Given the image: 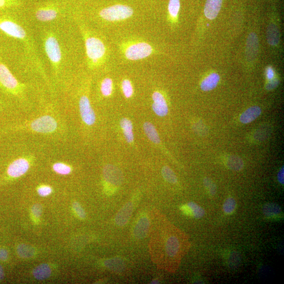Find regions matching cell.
<instances>
[{
    "label": "cell",
    "instance_id": "6da1fadb",
    "mask_svg": "<svg viewBox=\"0 0 284 284\" xmlns=\"http://www.w3.org/2000/svg\"><path fill=\"white\" fill-rule=\"evenodd\" d=\"M41 41L44 55L56 75L69 66L67 45V23L40 27Z\"/></svg>",
    "mask_w": 284,
    "mask_h": 284
},
{
    "label": "cell",
    "instance_id": "7a4b0ae2",
    "mask_svg": "<svg viewBox=\"0 0 284 284\" xmlns=\"http://www.w3.org/2000/svg\"><path fill=\"white\" fill-rule=\"evenodd\" d=\"M26 23H21L10 15H0V31L6 36L19 41L26 52V59L32 67L42 68L36 50V44Z\"/></svg>",
    "mask_w": 284,
    "mask_h": 284
},
{
    "label": "cell",
    "instance_id": "3957f363",
    "mask_svg": "<svg viewBox=\"0 0 284 284\" xmlns=\"http://www.w3.org/2000/svg\"><path fill=\"white\" fill-rule=\"evenodd\" d=\"M34 19L40 27L63 23L59 22L62 15L59 8L55 4L42 5L34 11Z\"/></svg>",
    "mask_w": 284,
    "mask_h": 284
},
{
    "label": "cell",
    "instance_id": "277c9868",
    "mask_svg": "<svg viewBox=\"0 0 284 284\" xmlns=\"http://www.w3.org/2000/svg\"><path fill=\"white\" fill-rule=\"evenodd\" d=\"M133 14L131 7L119 4L104 8L100 11V16L105 20L117 21L131 17Z\"/></svg>",
    "mask_w": 284,
    "mask_h": 284
},
{
    "label": "cell",
    "instance_id": "5b68a950",
    "mask_svg": "<svg viewBox=\"0 0 284 284\" xmlns=\"http://www.w3.org/2000/svg\"><path fill=\"white\" fill-rule=\"evenodd\" d=\"M85 45L88 59L93 64L98 63L105 53V46L103 42L99 38L89 37L85 39Z\"/></svg>",
    "mask_w": 284,
    "mask_h": 284
},
{
    "label": "cell",
    "instance_id": "8992f818",
    "mask_svg": "<svg viewBox=\"0 0 284 284\" xmlns=\"http://www.w3.org/2000/svg\"><path fill=\"white\" fill-rule=\"evenodd\" d=\"M20 86L18 80L0 58V87L8 92L16 93L19 91Z\"/></svg>",
    "mask_w": 284,
    "mask_h": 284
},
{
    "label": "cell",
    "instance_id": "52a82bcc",
    "mask_svg": "<svg viewBox=\"0 0 284 284\" xmlns=\"http://www.w3.org/2000/svg\"><path fill=\"white\" fill-rule=\"evenodd\" d=\"M152 51V47L150 44L141 42L128 47L125 51V56L129 60H139L147 58Z\"/></svg>",
    "mask_w": 284,
    "mask_h": 284
},
{
    "label": "cell",
    "instance_id": "ba28073f",
    "mask_svg": "<svg viewBox=\"0 0 284 284\" xmlns=\"http://www.w3.org/2000/svg\"><path fill=\"white\" fill-rule=\"evenodd\" d=\"M58 126L55 120L50 116L40 117L31 124L32 130L41 133H50L54 132Z\"/></svg>",
    "mask_w": 284,
    "mask_h": 284
},
{
    "label": "cell",
    "instance_id": "9c48e42d",
    "mask_svg": "<svg viewBox=\"0 0 284 284\" xmlns=\"http://www.w3.org/2000/svg\"><path fill=\"white\" fill-rule=\"evenodd\" d=\"M79 108L81 116L84 122L88 125H93L95 122L96 117L90 100L86 96L83 95L81 97Z\"/></svg>",
    "mask_w": 284,
    "mask_h": 284
},
{
    "label": "cell",
    "instance_id": "30bf717a",
    "mask_svg": "<svg viewBox=\"0 0 284 284\" xmlns=\"http://www.w3.org/2000/svg\"><path fill=\"white\" fill-rule=\"evenodd\" d=\"M30 167L29 162L21 158L15 160L7 168L8 175L13 178L20 177L27 173Z\"/></svg>",
    "mask_w": 284,
    "mask_h": 284
},
{
    "label": "cell",
    "instance_id": "8fae6325",
    "mask_svg": "<svg viewBox=\"0 0 284 284\" xmlns=\"http://www.w3.org/2000/svg\"><path fill=\"white\" fill-rule=\"evenodd\" d=\"M103 174L105 180L114 186H120L123 182L122 173L115 166L109 165L105 166Z\"/></svg>",
    "mask_w": 284,
    "mask_h": 284
},
{
    "label": "cell",
    "instance_id": "7c38bea8",
    "mask_svg": "<svg viewBox=\"0 0 284 284\" xmlns=\"http://www.w3.org/2000/svg\"><path fill=\"white\" fill-rule=\"evenodd\" d=\"M153 110L159 117H164L168 112V108L164 97L161 93L155 92L153 96Z\"/></svg>",
    "mask_w": 284,
    "mask_h": 284
},
{
    "label": "cell",
    "instance_id": "4fadbf2b",
    "mask_svg": "<svg viewBox=\"0 0 284 284\" xmlns=\"http://www.w3.org/2000/svg\"><path fill=\"white\" fill-rule=\"evenodd\" d=\"M223 0H206L204 8L205 17L209 20H214L220 12Z\"/></svg>",
    "mask_w": 284,
    "mask_h": 284
},
{
    "label": "cell",
    "instance_id": "5bb4252c",
    "mask_svg": "<svg viewBox=\"0 0 284 284\" xmlns=\"http://www.w3.org/2000/svg\"><path fill=\"white\" fill-rule=\"evenodd\" d=\"M181 209L186 215L196 219H201L205 214L204 209L193 202H189L188 204L182 206Z\"/></svg>",
    "mask_w": 284,
    "mask_h": 284
},
{
    "label": "cell",
    "instance_id": "9a60e30c",
    "mask_svg": "<svg viewBox=\"0 0 284 284\" xmlns=\"http://www.w3.org/2000/svg\"><path fill=\"white\" fill-rule=\"evenodd\" d=\"M133 209V206L132 203H127L117 214L115 218L116 224L119 226L125 225L131 216Z\"/></svg>",
    "mask_w": 284,
    "mask_h": 284
},
{
    "label": "cell",
    "instance_id": "2e32d148",
    "mask_svg": "<svg viewBox=\"0 0 284 284\" xmlns=\"http://www.w3.org/2000/svg\"><path fill=\"white\" fill-rule=\"evenodd\" d=\"M267 39L269 44L277 47L280 43V34L279 27L275 23H270L267 30Z\"/></svg>",
    "mask_w": 284,
    "mask_h": 284
},
{
    "label": "cell",
    "instance_id": "e0dca14e",
    "mask_svg": "<svg viewBox=\"0 0 284 284\" xmlns=\"http://www.w3.org/2000/svg\"><path fill=\"white\" fill-rule=\"evenodd\" d=\"M150 227V222L147 217H141L135 226L133 233L137 239H143L146 237Z\"/></svg>",
    "mask_w": 284,
    "mask_h": 284
},
{
    "label": "cell",
    "instance_id": "ac0fdd59",
    "mask_svg": "<svg viewBox=\"0 0 284 284\" xmlns=\"http://www.w3.org/2000/svg\"><path fill=\"white\" fill-rule=\"evenodd\" d=\"M262 110L258 106L251 107L243 112L240 118L241 122L248 124L252 122L261 115Z\"/></svg>",
    "mask_w": 284,
    "mask_h": 284
},
{
    "label": "cell",
    "instance_id": "d6986e66",
    "mask_svg": "<svg viewBox=\"0 0 284 284\" xmlns=\"http://www.w3.org/2000/svg\"><path fill=\"white\" fill-rule=\"evenodd\" d=\"M220 81V76L216 73H212L202 81L201 88L204 91L212 90L217 86Z\"/></svg>",
    "mask_w": 284,
    "mask_h": 284
},
{
    "label": "cell",
    "instance_id": "ffe728a7",
    "mask_svg": "<svg viewBox=\"0 0 284 284\" xmlns=\"http://www.w3.org/2000/svg\"><path fill=\"white\" fill-rule=\"evenodd\" d=\"M258 44L256 35L253 33L251 34L248 38L247 42L246 55L248 59L252 60L255 58L257 53Z\"/></svg>",
    "mask_w": 284,
    "mask_h": 284
},
{
    "label": "cell",
    "instance_id": "44dd1931",
    "mask_svg": "<svg viewBox=\"0 0 284 284\" xmlns=\"http://www.w3.org/2000/svg\"><path fill=\"white\" fill-rule=\"evenodd\" d=\"M264 215L267 218L278 217L282 213L281 206L274 203H267L263 207Z\"/></svg>",
    "mask_w": 284,
    "mask_h": 284
},
{
    "label": "cell",
    "instance_id": "7402d4cb",
    "mask_svg": "<svg viewBox=\"0 0 284 284\" xmlns=\"http://www.w3.org/2000/svg\"><path fill=\"white\" fill-rule=\"evenodd\" d=\"M120 125L122 128L123 129L127 142L129 143L133 142L134 140V135L132 122L126 118H124L121 120Z\"/></svg>",
    "mask_w": 284,
    "mask_h": 284
},
{
    "label": "cell",
    "instance_id": "603a6c76",
    "mask_svg": "<svg viewBox=\"0 0 284 284\" xmlns=\"http://www.w3.org/2000/svg\"><path fill=\"white\" fill-rule=\"evenodd\" d=\"M35 278L38 280H44L50 277L51 270L49 266L44 264L37 267L33 272Z\"/></svg>",
    "mask_w": 284,
    "mask_h": 284
},
{
    "label": "cell",
    "instance_id": "cb8c5ba5",
    "mask_svg": "<svg viewBox=\"0 0 284 284\" xmlns=\"http://www.w3.org/2000/svg\"><path fill=\"white\" fill-rule=\"evenodd\" d=\"M144 130L149 139L153 143L159 144L161 142L157 129L152 123L145 122L143 125Z\"/></svg>",
    "mask_w": 284,
    "mask_h": 284
},
{
    "label": "cell",
    "instance_id": "d4e9b609",
    "mask_svg": "<svg viewBox=\"0 0 284 284\" xmlns=\"http://www.w3.org/2000/svg\"><path fill=\"white\" fill-rule=\"evenodd\" d=\"M226 164L227 167L234 171H240L244 167L242 160L237 156H231L227 159Z\"/></svg>",
    "mask_w": 284,
    "mask_h": 284
},
{
    "label": "cell",
    "instance_id": "484cf974",
    "mask_svg": "<svg viewBox=\"0 0 284 284\" xmlns=\"http://www.w3.org/2000/svg\"><path fill=\"white\" fill-rule=\"evenodd\" d=\"M180 244L177 239L174 237L169 238L166 242V250L170 256H174L179 250Z\"/></svg>",
    "mask_w": 284,
    "mask_h": 284
},
{
    "label": "cell",
    "instance_id": "4316f807",
    "mask_svg": "<svg viewBox=\"0 0 284 284\" xmlns=\"http://www.w3.org/2000/svg\"><path fill=\"white\" fill-rule=\"evenodd\" d=\"M105 266L114 271H121L124 267V263L121 258H112L105 262Z\"/></svg>",
    "mask_w": 284,
    "mask_h": 284
},
{
    "label": "cell",
    "instance_id": "83f0119b",
    "mask_svg": "<svg viewBox=\"0 0 284 284\" xmlns=\"http://www.w3.org/2000/svg\"><path fill=\"white\" fill-rule=\"evenodd\" d=\"M237 206V202L233 198H227L223 204V209L225 214L230 215L234 212Z\"/></svg>",
    "mask_w": 284,
    "mask_h": 284
},
{
    "label": "cell",
    "instance_id": "f1b7e54d",
    "mask_svg": "<svg viewBox=\"0 0 284 284\" xmlns=\"http://www.w3.org/2000/svg\"><path fill=\"white\" fill-rule=\"evenodd\" d=\"M162 174L164 179L169 183L175 184L177 182V177L171 168L165 166L162 168Z\"/></svg>",
    "mask_w": 284,
    "mask_h": 284
},
{
    "label": "cell",
    "instance_id": "f546056e",
    "mask_svg": "<svg viewBox=\"0 0 284 284\" xmlns=\"http://www.w3.org/2000/svg\"><path fill=\"white\" fill-rule=\"evenodd\" d=\"M18 253L20 256L24 258H29L33 256L35 253V249L25 244L19 245Z\"/></svg>",
    "mask_w": 284,
    "mask_h": 284
},
{
    "label": "cell",
    "instance_id": "4dcf8cb0",
    "mask_svg": "<svg viewBox=\"0 0 284 284\" xmlns=\"http://www.w3.org/2000/svg\"><path fill=\"white\" fill-rule=\"evenodd\" d=\"M113 90L112 80L110 78L103 80L101 85V91L104 96L111 95Z\"/></svg>",
    "mask_w": 284,
    "mask_h": 284
},
{
    "label": "cell",
    "instance_id": "1f68e13d",
    "mask_svg": "<svg viewBox=\"0 0 284 284\" xmlns=\"http://www.w3.org/2000/svg\"><path fill=\"white\" fill-rule=\"evenodd\" d=\"M168 9L170 16L176 18L180 9V0H169Z\"/></svg>",
    "mask_w": 284,
    "mask_h": 284
},
{
    "label": "cell",
    "instance_id": "d6a6232c",
    "mask_svg": "<svg viewBox=\"0 0 284 284\" xmlns=\"http://www.w3.org/2000/svg\"><path fill=\"white\" fill-rule=\"evenodd\" d=\"M203 183L209 196L211 197H214L217 192V188L215 184L212 180L207 177L204 178Z\"/></svg>",
    "mask_w": 284,
    "mask_h": 284
},
{
    "label": "cell",
    "instance_id": "836d02e7",
    "mask_svg": "<svg viewBox=\"0 0 284 284\" xmlns=\"http://www.w3.org/2000/svg\"><path fill=\"white\" fill-rule=\"evenodd\" d=\"M53 168L56 173L61 175H68L71 172V168L69 166L62 163L54 164Z\"/></svg>",
    "mask_w": 284,
    "mask_h": 284
},
{
    "label": "cell",
    "instance_id": "e575fe53",
    "mask_svg": "<svg viewBox=\"0 0 284 284\" xmlns=\"http://www.w3.org/2000/svg\"><path fill=\"white\" fill-rule=\"evenodd\" d=\"M122 86V90L125 96L127 98L131 97L133 94V88L130 81L124 80Z\"/></svg>",
    "mask_w": 284,
    "mask_h": 284
},
{
    "label": "cell",
    "instance_id": "d590c367",
    "mask_svg": "<svg viewBox=\"0 0 284 284\" xmlns=\"http://www.w3.org/2000/svg\"><path fill=\"white\" fill-rule=\"evenodd\" d=\"M19 5L20 2L19 0H0V10L18 6Z\"/></svg>",
    "mask_w": 284,
    "mask_h": 284
},
{
    "label": "cell",
    "instance_id": "8d00e7d4",
    "mask_svg": "<svg viewBox=\"0 0 284 284\" xmlns=\"http://www.w3.org/2000/svg\"><path fill=\"white\" fill-rule=\"evenodd\" d=\"M73 208H74L76 213L80 218L82 219L85 218L86 214L85 211L79 203H74V204H73Z\"/></svg>",
    "mask_w": 284,
    "mask_h": 284
},
{
    "label": "cell",
    "instance_id": "74e56055",
    "mask_svg": "<svg viewBox=\"0 0 284 284\" xmlns=\"http://www.w3.org/2000/svg\"><path fill=\"white\" fill-rule=\"evenodd\" d=\"M52 189L50 186H42L38 190V192L40 196L46 197L52 193Z\"/></svg>",
    "mask_w": 284,
    "mask_h": 284
},
{
    "label": "cell",
    "instance_id": "f35d334b",
    "mask_svg": "<svg viewBox=\"0 0 284 284\" xmlns=\"http://www.w3.org/2000/svg\"><path fill=\"white\" fill-rule=\"evenodd\" d=\"M279 84L280 80L278 78H274L269 81V82L266 84L265 87L266 90L270 91L278 87Z\"/></svg>",
    "mask_w": 284,
    "mask_h": 284
},
{
    "label": "cell",
    "instance_id": "ab89813d",
    "mask_svg": "<svg viewBox=\"0 0 284 284\" xmlns=\"http://www.w3.org/2000/svg\"><path fill=\"white\" fill-rule=\"evenodd\" d=\"M32 212L36 217H40L42 212V206L39 204L34 205L32 208Z\"/></svg>",
    "mask_w": 284,
    "mask_h": 284
},
{
    "label": "cell",
    "instance_id": "60d3db41",
    "mask_svg": "<svg viewBox=\"0 0 284 284\" xmlns=\"http://www.w3.org/2000/svg\"><path fill=\"white\" fill-rule=\"evenodd\" d=\"M266 76L267 79L269 81L274 78L275 72L272 68L269 67L266 69Z\"/></svg>",
    "mask_w": 284,
    "mask_h": 284
},
{
    "label": "cell",
    "instance_id": "b9f144b4",
    "mask_svg": "<svg viewBox=\"0 0 284 284\" xmlns=\"http://www.w3.org/2000/svg\"><path fill=\"white\" fill-rule=\"evenodd\" d=\"M278 179L279 183L282 185L284 184V168L283 166L281 169L279 170V172L278 174Z\"/></svg>",
    "mask_w": 284,
    "mask_h": 284
},
{
    "label": "cell",
    "instance_id": "7bdbcfd3",
    "mask_svg": "<svg viewBox=\"0 0 284 284\" xmlns=\"http://www.w3.org/2000/svg\"><path fill=\"white\" fill-rule=\"evenodd\" d=\"M7 251L4 249L0 250V259L1 260L5 261L7 258Z\"/></svg>",
    "mask_w": 284,
    "mask_h": 284
},
{
    "label": "cell",
    "instance_id": "ee69618b",
    "mask_svg": "<svg viewBox=\"0 0 284 284\" xmlns=\"http://www.w3.org/2000/svg\"><path fill=\"white\" fill-rule=\"evenodd\" d=\"M4 277V272L1 266H0V280L3 279Z\"/></svg>",
    "mask_w": 284,
    "mask_h": 284
},
{
    "label": "cell",
    "instance_id": "f6af8a7d",
    "mask_svg": "<svg viewBox=\"0 0 284 284\" xmlns=\"http://www.w3.org/2000/svg\"><path fill=\"white\" fill-rule=\"evenodd\" d=\"M151 283V284H159V282L158 281H157V280H154Z\"/></svg>",
    "mask_w": 284,
    "mask_h": 284
}]
</instances>
